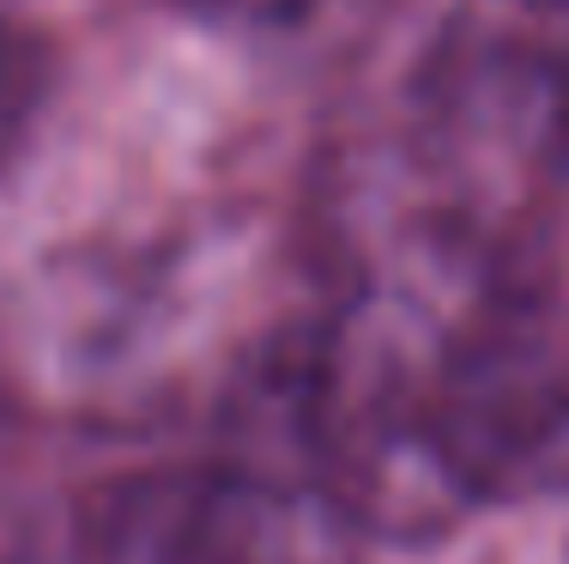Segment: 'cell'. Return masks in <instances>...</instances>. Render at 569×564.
Segmentation results:
<instances>
[{
	"label": "cell",
	"instance_id": "obj_1",
	"mask_svg": "<svg viewBox=\"0 0 569 564\" xmlns=\"http://www.w3.org/2000/svg\"><path fill=\"white\" fill-rule=\"evenodd\" d=\"M37 103H43V56H37V43L24 31L0 24V165L31 133Z\"/></svg>",
	"mask_w": 569,
	"mask_h": 564
},
{
	"label": "cell",
	"instance_id": "obj_2",
	"mask_svg": "<svg viewBox=\"0 0 569 564\" xmlns=\"http://www.w3.org/2000/svg\"><path fill=\"white\" fill-rule=\"evenodd\" d=\"M558 133H563V146H569V67H563V86H558Z\"/></svg>",
	"mask_w": 569,
	"mask_h": 564
}]
</instances>
